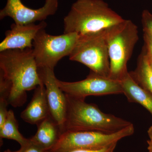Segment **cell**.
<instances>
[{
	"label": "cell",
	"instance_id": "21",
	"mask_svg": "<svg viewBox=\"0 0 152 152\" xmlns=\"http://www.w3.org/2000/svg\"><path fill=\"white\" fill-rule=\"evenodd\" d=\"M117 143H115L102 149L99 150H81L69 152H114L116 147Z\"/></svg>",
	"mask_w": 152,
	"mask_h": 152
},
{
	"label": "cell",
	"instance_id": "17",
	"mask_svg": "<svg viewBox=\"0 0 152 152\" xmlns=\"http://www.w3.org/2000/svg\"><path fill=\"white\" fill-rule=\"evenodd\" d=\"M141 20L144 33L152 39V14L148 10H144Z\"/></svg>",
	"mask_w": 152,
	"mask_h": 152
},
{
	"label": "cell",
	"instance_id": "2",
	"mask_svg": "<svg viewBox=\"0 0 152 152\" xmlns=\"http://www.w3.org/2000/svg\"><path fill=\"white\" fill-rule=\"evenodd\" d=\"M124 20L103 0H77L64 18V33L81 35L97 32Z\"/></svg>",
	"mask_w": 152,
	"mask_h": 152
},
{
	"label": "cell",
	"instance_id": "11",
	"mask_svg": "<svg viewBox=\"0 0 152 152\" xmlns=\"http://www.w3.org/2000/svg\"><path fill=\"white\" fill-rule=\"evenodd\" d=\"M47 23L45 21L39 23L26 25L12 24L10 29L5 32V37L0 43V52L8 50H23L33 48L34 39L38 32L45 28Z\"/></svg>",
	"mask_w": 152,
	"mask_h": 152
},
{
	"label": "cell",
	"instance_id": "14",
	"mask_svg": "<svg viewBox=\"0 0 152 152\" xmlns=\"http://www.w3.org/2000/svg\"><path fill=\"white\" fill-rule=\"evenodd\" d=\"M123 94L130 102L140 104L152 115V95L140 86L129 72L120 81Z\"/></svg>",
	"mask_w": 152,
	"mask_h": 152
},
{
	"label": "cell",
	"instance_id": "5",
	"mask_svg": "<svg viewBox=\"0 0 152 152\" xmlns=\"http://www.w3.org/2000/svg\"><path fill=\"white\" fill-rule=\"evenodd\" d=\"M106 30L79 35L76 45L69 57L70 61L81 63L95 73L109 78L110 61Z\"/></svg>",
	"mask_w": 152,
	"mask_h": 152
},
{
	"label": "cell",
	"instance_id": "22",
	"mask_svg": "<svg viewBox=\"0 0 152 152\" xmlns=\"http://www.w3.org/2000/svg\"><path fill=\"white\" fill-rule=\"evenodd\" d=\"M148 144V152H152V140H149L147 141Z\"/></svg>",
	"mask_w": 152,
	"mask_h": 152
},
{
	"label": "cell",
	"instance_id": "19",
	"mask_svg": "<svg viewBox=\"0 0 152 152\" xmlns=\"http://www.w3.org/2000/svg\"><path fill=\"white\" fill-rule=\"evenodd\" d=\"M8 105L7 101L0 99V128L2 126L9 112L7 110Z\"/></svg>",
	"mask_w": 152,
	"mask_h": 152
},
{
	"label": "cell",
	"instance_id": "12",
	"mask_svg": "<svg viewBox=\"0 0 152 152\" xmlns=\"http://www.w3.org/2000/svg\"><path fill=\"white\" fill-rule=\"evenodd\" d=\"M20 116L26 122L37 125L50 116L44 84L38 86L35 89L31 100L22 112Z\"/></svg>",
	"mask_w": 152,
	"mask_h": 152
},
{
	"label": "cell",
	"instance_id": "6",
	"mask_svg": "<svg viewBox=\"0 0 152 152\" xmlns=\"http://www.w3.org/2000/svg\"><path fill=\"white\" fill-rule=\"evenodd\" d=\"M134 128L132 124L117 132L108 134L95 131H65L48 152H69L77 150H99L132 135Z\"/></svg>",
	"mask_w": 152,
	"mask_h": 152
},
{
	"label": "cell",
	"instance_id": "15",
	"mask_svg": "<svg viewBox=\"0 0 152 152\" xmlns=\"http://www.w3.org/2000/svg\"><path fill=\"white\" fill-rule=\"evenodd\" d=\"M129 73L140 86L152 95V73L143 48L138 57L137 67Z\"/></svg>",
	"mask_w": 152,
	"mask_h": 152
},
{
	"label": "cell",
	"instance_id": "20",
	"mask_svg": "<svg viewBox=\"0 0 152 152\" xmlns=\"http://www.w3.org/2000/svg\"><path fill=\"white\" fill-rule=\"evenodd\" d=\"M144 46L143 48L148 57L152 59V39L151 37L143 34Z\"/></svg>",
	"mask_w": 152,
	"mask_h": 152
},
{
	"label": "cell",
	"instance_id": "1",
	"mask_svg": "<svg viewBox=\"0 0 152 152\" xmlns=\"http://www.w3.org/2000/svg\"><path fill=\"white\" fill-rule=\"evenodd\" d=\"M33 49L8 50L0 53V98L12 107H21L27 92L43 84Z\"/></svg>",
	"mask_w": 152,
	"mask_h": 152
},
{
	"label": "cell",
	"instance_id": "25",
	"mask_svg": "<svg viewBox=\"0 0 152 152\" xmlns=\"http://www.w3.org/2000/svg\"><path fill=\"white\" fill-rule=\"evenodd\" d=\"M22 150L21 149H20V150H18V151H11L10 150L8 149L7 150H6V151H4V152H21Z\"/></svg>",
	"mask_w": 152,
	"mask_h": 152
},
{
	"label": "cell",
	"instance_id": "23",
	"mask_svg": "<svg viewBox=\"0 0 152 152\" xmlns=\"http://www.w3.org/2000/svg\"><path fill=\"white\" fill-rule=\"evenodd\" d=\"M146 56L147 59H148V63L150 69H151V71L152 73V59L149 58V57H148L147 55Z\"/></svg>",
	"mask_w": 152,
	"mask_h": 152
},
{
	"label": "cell",
	"instance_id": "18",
	"mask_svg": "<svg viewBox=\"0 0 152 152\" xmlns=\"http://www.w3.org/2000/svg\"><path fill=\"white\" fill-rule=\"evenodd\" d=\"M21 152H46V151L40 146L29 139L28 142L25 145L21 147Z\"/></svg>",
	"mask_w": 152,
	"mask_h": 152
},
{
	"label": "cell",
	"instance_id": "4",
	"mask_svg": "<svg viewBox=\"0 0 152 152\" xmlns=\"http://www.w3.org/2000/svg\"><path fill=\"white\" fill-rule=\"evenodd\" d=\"M110 61L109 78L120 81L129 73L127 64L139 40L138 27L129 20L106 30Z\"/></svg>",
	"mask_w": 152,
	"mask_h": 152
},
{
	"label": "cell",
	"instance_id": "9",
	"mask_svg": "<svg viewBox=\"0 0 152 152\" xmlns=\"http://www.w3.org/2000/svg\"><path fill=\"white\" fill-rule=\"evenodd\" d=\"M58 4V0H45L42 7L33 9L25 6L21 0H7L4 7L0 11V19L10 17L15 23L20 25L44 21L56 13Z\"/></svg>",
	"mask_w": 152,
	"mask_h": 152
},
{
	"label": "cell",
	"instance_id": "8",
	"mask_svg": "<svg viewBox=\"0 0 152 152\" xmlns=\"http://www.w3.org/2000/svg\"><path fill=\"white\" fill-rule=\"evenodd\" d=\"M57 83L66 94L85 100L88 96H100L123 94L121 82L104 77L90 71L84 80L68 82L57 79Z\"/></svg>",
	"mask_w": 152,
	"mask_h": 152
},
{
	"label": "cell",
	"instance_id": "16",
	"mask_svg": "<svg viewBox=\"0 0 152 152\" xmlns=\"http://www.w3.org/2000/svg\"><path fill=\"white\" fill-rule=\"evenodd\" d=\"M1 138L14 140L19 143L21 147L25 145L29 139L25 138L19 132L18 126L13 110H10L5 121L0 128Z\"/></svg>",
	"mask_w": 152,
	"mask_h": 152
},
{
	"label": "cell",
	"instance_id": "3",
	"mask_svg": "<svg viewBox=\"0 0 152 152\" xmlns=\"http://www.w3.org/2000/svg\"><path fill=\"white\" fill-rule=\"evenodd\" d=\"M66 95L67 104L64 132L95 131L112 134L132 124L121 118L105 113L95 104Z\"/></svg>",
	"mask_w": 152,
	"mask_h": 152
},
{
	"label": "cell",
	"instance_id": "10",
	"mask_svg": "<svg viewBox=\"0 0 152 152\" xmlns=\"http://www.w3.org/2000/svg\"><path fill=\"white\" fill-rule=\"evenodd\" d=\"M40 77L45 88L50 115L64 132L67 111V99L57 83L54 69L48 68H38Z\"/></svg>",
	"mask_w": 152,
	"mask_h": 152
},
{
	"label": "cell",
	"instance_id": "7",
	"mask_svg": "<svg viewBox=\"0 0 152 152\" xmlns=\"http://www.w3.org/2000/svg\"><path fill=\"white\" fill-rule=\"evenodd\" d=\"M79 36L75 33L52 35L45 28L40 30L33 43V54L38 68L54 69L60 60L71 54Z\"/></svg>",
	"mask_w": 152,
	"mask_h": 152
},
{
	"label": "cell",
	"instance_id": "24",
	"mask_svg": "<svg viewBox=\"0 0 152 152\" xmlns=\"http://www.w3.org/2000/svg\"><path fill=\"white\" fill-rule=\"evenodd\" d=\"M148 135L149 137L150 140H152V125L149 128L148 131Z\"/></svg>",
	"mask_w": 152,
	"mask_h": 152
},
{
	"label": "cell",
	"instance_id": "13",
	"mask_svg": "<svg viewBox=\"0 0 152 152\" xmlns=\"http://www.w3.org/2000/svg\"><path fill=\"white\" fill-rule=\"evenodd\" d=\"M37 125V133L30 139L48 151L56 143L61 134V131L50 115Z\"/></svg>",
	"mask_w": 152,
	"mask_h": 152
}]
</instances>
